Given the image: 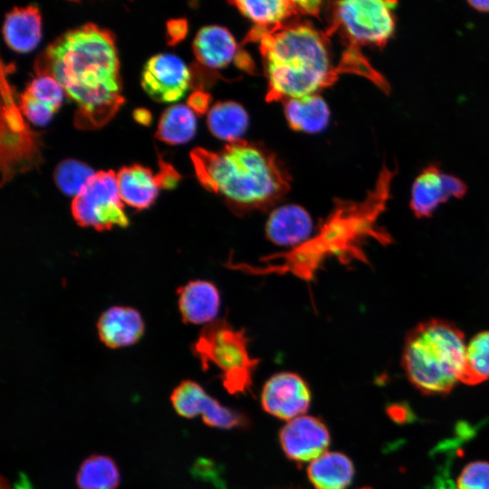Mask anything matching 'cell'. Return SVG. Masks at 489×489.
Instances as JSON below:
<instances>
[{
  "label": "cell",
  "mask_w": 489,
  "mask_h": 489,
  "mask_svg": "<svg viewBox=\"0 0 489 489\" xmlns=\"http://www.w3.org/2000/svg\"><path fill=\"white\" fill-rule=\"evenodd\" d=\"M296 2L301 14L318 16L321 4L320 1L302 0Z\"/></svg>",
  "instance_id": "cell-34"
},
{
  "label": "cell",
  "mask_w": 489,
  "mask_h": 489,
  "mask_svg": "<svg viewBox=\"0 0 489 489\" xmlns=\"http://www.w3.org/2000/svg\"><path fill=\"white\" fill-rule=\"evenodd\" d=\"M466 191L467 186L462 179L431 164L415 178L409 206L416 217H430L441 204L451 197L462 198Z\"/></svg>",
  "instance_id": "cell-13"
},
{
  "label": "cell",
  "mask_w": 489,
  "mask_h": 489,
  "mask_svg": "<svg viewBox=\"0 0 489 489\" xmlns=\"http://www.w3.org/2000/svg\"><path fill=\"white\" fill-rule=\"evenodd\" d=\"M311 398L306 381L297 373L289 371L273 375L264 385L261 394L264 410L288 421L306 413Z\"/></svg>",
  "instance_id": "cell-11"
},
{
  "label": "cell",
  "mask_w": 489,
  "mask_h": 489,
  "mask_svg": "<svg viewBox=\"0 0 489 489\" xmlns=\"http://www.w3.org/2000/svg\"><path fill=\"white\" fill-rule=\"evenodd\" d=\"M170 401L179 416L192 418L200 415L204 423L212 427L230 429L244 427L248 424L244 414L223 406L200 384L190 379L182 381L174 388Z\"/></svg>",
  "instance_id": "cell-10"
},
{
  "label": "cell",
  "mask_w": 489,
  "mask_h": 489,
  "mask_svg": "<svg viewBox=\"0 0 489 489\" xmlns=\"http://www.w3.org/2000/svg\"><path fill=\"white\" fill-rule=\"evenodd\" d=\"M95 173L87 164L69 158L57 165L53 177L58 188L74 197Z\"/></svg>",
  "instance_id": "cell-29"
},
{
  "label": "cell",
  "mask_w": 489,
  "mask_h": 489,
  "mask_svg": "<svg viewBox=\"0 0 489 489\" xmlns=\"http://www.w3.org/2000/svg\"><path fill=\"white\" fill-rule=\"evenodd\" d=\"M64 90L49 75H37L21 95L19 108L34 124L44 125L60 108Z\"/></svg>",
  "instance_id": "cell-16"
},
{
  "label": "cell",
  "mask_w": 489,
  "mask_h": 489,
  "mask_svg": "<svg viewBox=\"0 0 489 489\" xmlns=\"http://www.w3.org/2000/svg\"><path fill=\"white\" fill-rule=\"evenodd\" d=\"M489 379V331L476 333L465 348L460 382L473 386Z\"/></svg>",
  "instance_id": "cell-28"
},
{
  "label": "cell",
  "mask_w": 489,
  "mask_h": 489,
  "mask_svg": "<svg viewBox=\"0 0 489 489\" xmlns=\"http://www.w3.org/2000/svg\"><path fill=\"white\" fill-rule=\"evenodd\" d=\"M248 342L244 330H236L225 319H216L201 330L193 350L204 369L212 364L220 370L230 394H241L249 390L259 363L250 356Z\"/></svg>",
  "instance_id": "cell-6"
},
{
  "label": "cell",
  "mask_w": 489,
  "mask_h": 489,
  "mask_svg": "<svg viewBox=\"0 0 489 489\" xmlns=\"http://www.w3.org/2000/svg\"><path fill=\"white\" fill-rule=\"evenodd\" d=\"M354 472L352 461L340 452H325L307 468L308 478L315 489H346Z\"/></svg>",
  "instance_id": "cell-23"
},
{
  "label": "cell",
  "mask_w": 489,
  "mask_h": 489,
  "mask_svg": "<svg viewBox=\"0 0 489 489\" xmlns=\"http://www.w3.org/2000/svg\"><path fill=\"white\" fill-rule=\"evenodd\" d=\"M178 307L185 322L206 325L218 313L219 291L208 281H191L178 290Z\"/></svg>",
  "instance_id": "cell-17"
},
{
  "label": "cell",
  "mask_w": 489,
  "mask_h": 489,
  "mask_svg": "<svg viewBox=\"0 0 489 489\" xmlns=\"http://www.w3.org/2000/svg\"><path fill=\"white\" fill-rule=\"evenodd\" d=\"M248 123L247 112L235 101H219L209 110L207 115L211 133L227 143L241 139Z\"/></svg>",
  "instance_id": "cell-25"
},
{
  "label": "cell",
  "mask_w": 489,
  "mask_h": 489,
  "mask_svg": "<svg viewBox=\"0 0 489 489\" xmlns=\"http://www.w3.org/2000/svg\"><path fill=\"white\" fill-rule=\"evenodd\" d=\"M158 162L160 164V170L158 174L162 188H174L180 180V175L176 171L174 167L164 162L162 158H159Z\"/></svg>",
  "instance_id": "cell-31"
},
{
  "label": "cell",
  "mask_w": 489,
  "mask_h": 489,
  "mask_svg": "<svg viewBox=\"0 0 489 489\" xmlns=\"http://www.w3.org/2000/svg\"><path fill=\"white\" fill-rule=\"evenodd\" d=\"M101 340L112 349L135 343L142 336L144 322L130 307L114 306L105 311L97 324Z\"/></svg>",
  "instance_id": "cell-18"
},
{
  "label": "cell",
  "mask_w": 489,
  "mask_h": 489,
  "mask_svg": "<svg viewBox=\"0 0 489 489\" xmlns=\"http://www.w3.org/2000/svg\"><path fill=\"white\" fill-rule=\"evenodd\" d=\"M1 489H13L4 477L1 479Z\"/></svg>",
  "instance_id": "cell-37"
},
{
  "label": "cell",
  "mask_w": 489,
  "mask_h": 489,
  "mask_svg": "<svg viewBox=\"0 0 489 489\" xmlns=\"http://www.w3.org/2000/svg\"><path fill=\"white\" fill-rule=\"evenodd\" d=\"M169 44H175L183 39L187 32V23L184 19L170 20L167 23Z\"/></svg>",
  "instance_id": "cell-33"
},
{
  "label": "cell",
  "mask_w": 489,
  "mask_h": 489,
  "mask_svg": "<svg viewBox=\"0 0 489 489\" xmlns=\"http://www.w3.org/2000/svg\"><path fill=\"white\" fill-rule=\"evenodd\" d=\"M264 231L274 244L293 248L312 235V216L299 205H283L270 213Z\"/></svg>",
  "instance_id": "cell-15"
},
{
  "label": "cell",
  "mask_w": 489,
  "mask_h": 489,
  "mask_svg": "<svg viewBox=\"0 0 489 489\" xmlns=\"http://www.w3.org/2000/svg\"><path fill=\"white\" fill-rule=\"evenodd\" d=\"M1 168L2 184L15 174L35 167L42 161L38 133L30 129L14 100L13 91L1 72Z\"/></svg>",
  "instance_id": "cell-8"
},
{
  "label": "cell",
  "mask_w": 489,
  "mask_h": 489,
  "mask_svg": "<svg viewBox=\"0 0 489 489\" xmlns=\"http://www.w3.org/2000/svg\"><path fill=\"white\" fill-rule=\"evenodd\" d=\"M396 170L382 167L375 186L360 201L336 199L332 210L317 231L302 244L281 253L261 258V264L235 263L228 259L225 266L247 274L283 275L290 273L311 283L326 261L336 259L341 264L354 262L369 264L364 246L372 239L389 244L392 237L378 223L386 209Z\"/></svg>",
  "instance_id": "cell-1"
},
{
  "label": "cell",
  "mask_w": 489,
  "mask_h": 489,
  "mask_svg": "<svg viewBox=\"0 0 489 489\" xmlns=\"http://www.w3.org/2000/svg\"><path fill=\"white\" fill-rule=\"evenodd\" d=\"M8 46L20 53L32 51L41 38V14L36 5L14 7L6 15L3 26Z\"/></svg>",
  "instance_id": "cell-22"
},
{
  "label": "cell",
  "mask_w": 489,
  "mask_h": 489,
  "mask_svg": "<svg viewBox=\"0 0 489 489\" xmlns=\"http://www.w3.org/2000/svg\"><path fill=\"white\" fill-rule=\"evenodd\" d=\"M120 480V471L115 461L103 455L87 457L76 475L79 489H116Z\"/></svg>",
  "instance_id": "cell-26"
},
{
  "label": "cell",
  "mask_w": 489,
  "mask_h": 489,
  "mask_svg": "<svg viewBox=\"0 0 489 489\" xmlns=\"http://www.w3.org/2000/svg\"><path fill=\"white\" fill-rule=\"evenodd\" d=\"M231 4L255 24L249 34L273 31L291 16L301 14L296 0H236Z\"/></svg>",
  "instance_id": "cell-21"
},
{
  "label": "cell",
  "mask_w": 489,
  "mask_h": 489,
  "mask_svg": "<svg viewBox=\"0 0 489 489\" xmlns=\"http://www.w3.org/2000/svg\"><path fill=\"white\" fill-rule=\"evenodd\" d=\"M196 128L194 111L187 105L177 104L168 108L161 115L156 137L168 144H181L194 137Z\"/></svg>",
  "instance_id": "cell-27"
},
{
  "label": "cell",
  "mask_w": 489,
  "mask_h": 489,
  "mask_svg": "<svg viewBox=\"0 0 489 489\" xmlns=\"http://www.w3.org/2000/svg\"><path fill=\"white\" fill-rule=\"evenodd\" d=\"M359 489H371L370 487H361V488H359Z\"/></svg>",
  "instance_id": "cell-38"
},
{
  "label": "cell",
  "mask_w": 489,
  "mask_h": 489,
  "mask_svg": "<svg viewBox=\"0 0 489 489\" xmlns=\"http://www.w3.org/2000/svg\"><path fill=\"white\" fill-rule=\"evenodd\" d=\"M134 117L139 122L143 124H147L150 120V114L146 110H137Z\"/></svg>",
  "instance_id": "cell-36"
},
{
  "label": "cell",
  "mask_w": 489,
  "mask_h": 489,
  "mask_svg": "<svg viewBox=\"0 0 489 489\" xmlns=\"http://www.w3.org/2000/svg\"><path fill=\"white\" fill-rule=\"evenodd\" d=\"M211 97L202 90L195 91L188 97L187 106L196 113L201 115L209 109Z\"/></svg>",
  "instance_id": "cell-32"
},
{
  "label": "cell",
  "mask_w": 489,
  "mask_h": 489,
  "mask_svg": "<svg viewBox=\"0 0 489 489\" xmlns=\"http://www.w3.org/2000/svg\"><path fill=\"white\" fill-rule=\"evenodd\" d=\"M191 82V72L186 63L171 53H158L145 64L141 84L145 91L159 102L181 99Z\"/></svg>",
  "instance_id": "cell-12"
},
{
  "label": "cell",
  "mask_w": 489,
  "mask_h": 489,
  "mask_svg": "<svg viewBox=\"0 0 489 489\" xmlns=\"http://www.w3.org/2000/svg\"><path fill=\"white\" fill-rule=\"evenodd\" d=\"M197 60L210 69H221L239 56V46L225 27L208 25L201 28L193 42Z\"/></svg>",
  "instance_id": "cell-19"
},
{
  "label": "cell",
  "mask_w": 489,
  "mask_h": 489,
  "mask_svg": "<svg viewBox=\"0 0 489 489\" xmlns=\"http://www.w3.org/2000/svg\"><path fill=\"white\" fill-rule=\"evenodd\" d=\"M397 2L381 0H347L332 3L328 36L340 32L347 47L363 45L383 47L393 36L396 17L392 11Z\"/></svg>",
  "instance_id": "cell-7"
},
{
  "label": "cell",
  "mask_w": 489,
  "mask_h": 489,
  "mask_svg": "<svg viewBox=\"0 0 489 489\" xmlns=\"http://www.w3.org/2000/svg\"><path fill=\"white\" fill-rule=\"evenodd\" d=\"M190 158L200 184L237 215L267 210L291 188L290 176L276 156L243 139L217 151L196 148Z\"/></svg>",
  "instance_id": "cell-3"
},
{
  "label": "cell",
  "mask_w": 489,
  "mask_h": 489,
  "mask_svg": "<svg viewBox=\"0 0 489 489\" xmlns=\"http://www.w3.org/2000/svg\"><path fill=\"white\" fill-rule=\"evenodd\" d=\"M34 69L55 79L77 104L73 121L79 129L103 126L124 102L114 35L94 24L58 36L39 54Z\"/></svg>",
  "instance_id": "cell-2"
},
{
  "label": "cell",
  "mask_w": 489,
  "mask_h": 489,
  "mask_svg": "<svg viewBox=\"0 0 489 489\" xmlns=\"http://www.w3.org/2000/svg\"><path fill=\"white\" fill-rule=\"evenodd\" d=\"M456 485L457 489H489V462L475 461L466 465Z\"/></svg>",
  "instance_id": "cell-30"
},
{
  "label": "cell",
  "mask_w": 489,
  "mask_h": 489,
  "mask_svg": "<svg viewBox=\"0 0 489 489\" xmlns=\"http://www.w3.org/2000/svg\"><path fill=\"white\" fill-rule=\"evenodd\" d=\"M284 455L297 463L313 461L323 455L331 441L329 430L319 418L300 416L287 422L279 433Z\"/></svg>",
  "instance_id": "cell-14"
},
{
  "label": "cell",
  "mask_w": 489,
  "mask_h": 489,
  "mask_svg": "<svg viewBox=\"0 0 489 489\" xmlns=\"http://www.w3.org/2000/svg\"><path fill=\"white\" fill-rule=\"evenodd\" d=\"M116 177L121 200L137 209L149 207L162 188L158 174L138 164L121 168Z\"/></svg>",
  "instance_id": "cell-20"
},
{
  "label": "cell",
  "mask_w": 489,
  "mask_h": 489,
  "mask_svg": "<svg viewBox=\"0 0 489 489\" xmlns=\"http://www.w3.org/2000/svg\"><path fill=\"white\" fill-rule=\"evenodd\" d=\"M258 42L268 79L266 101L316 94L341 74L330 51V36L309 23H285L278 28L247 34L244 43Z\"/></svg>",
  "instance_id": "cell-4"
},
{
  "label": "cell",
  "mask_w": 489,
  "mask_h": 489,
  "mask_svg": "<svg viewBox=\"0 0 489 489\" xmlns=\"http://www.w3.org/2000/svg\"><path fill=\"white\" fill-rule=\"evenodd\" d=\"M467 3L478 11L489 12V0H469Z\"/></svg>",
  "instance_id": "cell-35"
},
{
  "label": "cell",
  "mask_w": 489,
  "mask_h": 489,
  "mask_svg": "<svg viewBox=\"0 0 489 489\" xmlns=\"http://www.w3.org/2000/svg\"><path fill=\"white\" fill-rule=\"evenodd\" d=\"M72 214L80 225L100 231L127 226L129 218L116 174L111 170L96 172L73 197Z\"/></svg>",
  "instance_id": "cell-9"
},
{
  "label": "cell",
  "mask_w": 489,
  "mask_h": 489,
  "mask_svg": "<svg viewBox=\"0 0 489 489\" xmlns=\"http://www.w3.org/2000/svg\"><path fill=\"white\" fill-rule=\"evenodd\" d=\"M285 118L294 130L308 133L320 132L330 120V110L325 101L317 93L283 101Z\"/></svg>",
  "instance_id": "cell-24"
},
{
  "label": "cell",
  "mask_w": 489,
  "mask_h": 489,
  "mask_svg": "<svg viewBox=\"0 0 489 489\" xmlns=\"http://www.w3.org/2000/svg\"><path fill=\"white\" fill-rule=\"evenodd\" d=\"M465 348V333L455 323L426 320L408 331L401 365L422 394L446 395L460 382Z\"/></svg>",
  "instance_id": "cell-5"
}]
</instances>
